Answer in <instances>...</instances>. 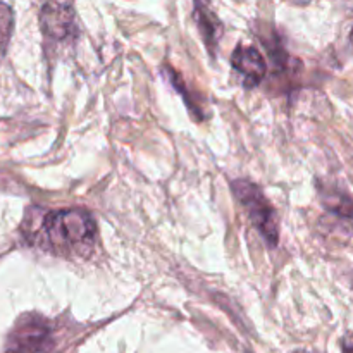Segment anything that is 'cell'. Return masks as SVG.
Returning <instances> with one entry per match:
<instances>
[{
    "label": "cell",
    "instance_id": "cell-2",
    "mask_svg": "<svg viewBox=\"0 0 353 353\" xmlns=\"http://www.w3.org/2000/svg\"><path fill=\"white\" fill-rule=\"evenodd\" d=\"M234 196L247 212L255 230L261 233L269 247H276L279 241V224L274 207L265 199L264 192L248 179H234L231 183Z\"/></svg>",
    "mask_w": 353,
    "mask_h": 353
},
{
    "label": "cell",
    "instance_id": "cell-3",
    "mask_svg": "<svg viewBox=\"0 0 353 353\" xmlns=\"http://www.w3.org/2000/svg\"><path fill=\"white\" fill-rule=\"evenodd\" d=\"M54 327L38 314H24L17 319L6 343V353H52Z\"/></svg>",
    "mask_w": 353,
    "mask_h": 353
},
{
    "label": "cell",
    "instance_id": "cell-4",
    "mask_svg": "<svg viewBox=\"0 0 353 353\" xmlns=\"http://www.w3.org/2000/svg\"><path fill=\"white\" fill-rule=\"evenodd\" d=\"M40 28L47 40L64 41L74 28V0H47L40 10Z\"/></svg>",
    "mask_w": 353,
    "mask_h": 353
},
{
    "label": "cell",
    "instance_id": "cell-1",
    "mask_svg": "<svg viewBox=\"0 0 353 353\" xmlns=\"http://www.w3.org/2000/svg\"><path fill=\"white\" fill-rule=\"evenodd\" d=\"M41 248L61 257H88L95 248L97 224L83 209L47 212L38 221L37 231L28 233Z\"/></svg>",
    "mask_w": 353,
    "mask_h": 353
},
{
    "label": "cell",
    "instance_id": "cell-8",
    "mask_svg": "<svg viewBox=\"0 0 353 353\" xmlns=\"http://www.w3.org/2000/svg\"><path fill=\"white\" fill-rule=\"evenodd\" d=\"M14 30V12L7 3L0 2V59L6 55Z\"/></svg>",
    "mask_w": 353,
    "mask_h": 353
},
{
    "label": "cell",
    "instance_id": "cell-6",
    "mask_svg": "<svg viewBox=\"0 0 353 353\" xmlns=\"http://www.w3.org/2000/svg\"><path fill=\"white\" fill-rule=\"evenodd\" d=\"M195 19L203 41L210 54H216L217 43L223 37V24L209 6V0H195Z\"/></svg>",
    "mask_w": 353,
    "mask_h": 353
},
{
    "label": "cell",
    "instance_id": "cell-9",
    "mask_svg": "<svg viewBox=\"0 0 353 353\" xmlns=\"http://www.w3.org/2000/svg\"><path fill=\"white\" fill-rule=\"evenodd\" d=\"M350 40H352V45H353V31H352V37H350Z\"/></svg>",
    "mask_w": 353,
    "mask_h": 353
},
{
    "label": "cell",
    "instance_id": "cell-7",
    "mask_svg": "<svg viewBox=\"0 0 353 353\" xmlns=\"http://www.w3.org/2000/svg\"><path fill=\"white\" fill-rule=\"evenodd\" d=\"M321 199H323V205L326 207L330 216L353 223V202L350 196L338 190H324L321 192Z\"/></svg>",
    "mask_w": 353,
    "mask_h": 353
},
{
    "label": "cell",
    "instance_id": "cell-5",
    "mask_svg": "<svg viewBox=\"0 0 353 353\" xmlns=\"http://www.w3.org/2000/svg\"><path fill=\"white\" fill-rule=\"evenodd\" d=\"M231 64L245 78V86L254 88L264 79L268 72V64L264 57L255 47H247V45H238L231 55Z\"/></svg>",
    "mask_w": 353,
    "mask_h": 353
}]
</instances>
